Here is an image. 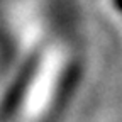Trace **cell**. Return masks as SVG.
<instances>
[{"label": "cell", "instance_id": "cell-1", "mask_svg": "<svg viewBox=\"0 0 122 122\" xmlns=\"http://www.w3.org/2000/svg\"><path fill=\"white\" fill-rule=\"evenodd\" d=\"M68 27L27 48L0 98V122H63L85 71L81 41Z\"/></svg>", "mask_w": 122, "mask_h": 122}]
</instances>
